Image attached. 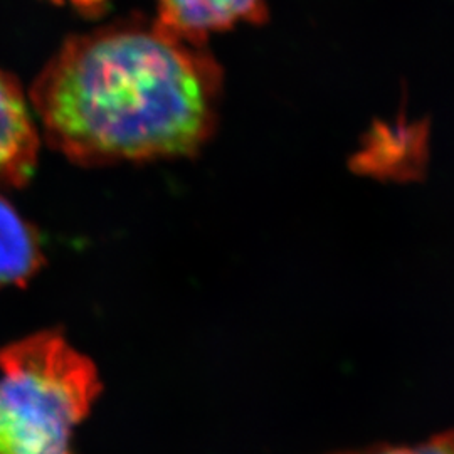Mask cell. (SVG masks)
<instances>
[{"instance_id":"1","label":"cell","mask_w":454,"mask_h":454,"mask_svg":"<svg viewBox=\"0 0 454 454\" xmlns=\"http://www.w3.org/2000/svg\"><path fill=\"white\" fill-rule=\"evenodd\" d=\"M221 97L206 44L137 19L69 37L29 99L49 145L101 167L194 155L215 131Z\"/></svg>"},{"instance_id":"2","label":"cell","mask_w":454,"mask_h":454,"mask_svg":"<svg viewBox=\"0 0 454 454\" xmlns=\"http://www.w3.org/2000/svg\"><path fill=\"white\" fill-rule=\"evenodd\" d=\"M95 365L54 332L0 352V454H71L99 392Z\"/></svg>"},{"instance_id":"3","label":"cell","mask_w":454,"mask_h":454,"mask_svg":"<svg viewBox=\"0 0 454 454\" xmlns=\"http://www.w3.org/2000/svg\"><path fill=\"white\" fill-rule=\"evenodd\" d=\"M29 105L16 78L0 67V191L27 184L35 170L41 137Z\"/></svg>"},{"instance_id":"4","label":"cell","mask_w":454,"mask_h":454,"mask_svg":"<svg viewBox=\"0 0 454 454\" xmlns=\"http://www.w3.org/2000/svg\"><path fill=\"white\" fill-rule=\"evenodd\" d=\"M157 22L182 39L206 44L207 35L239 24H261L266 0H155Z\"/></svg>"},{"instance_id":"5","label":"cell","mask_w":454,"mask_h":454,"mask_svg":"<svg viewBox=\"0 0 454 454\" xmlns=\"http://www.w3.org/2000/svg\"><path fill=\"white\" fill-rule=\"evenodd\" d=\"M43 262L35 229L0 191V288L26 285Z\"/></svg>"},{"instance_id":"6","label":"cell","mask_w":454,"mask_h":454,"mask_svg":"<svg viewBox=\"0 0 454 454\" xmlns=\"http://www.w3.org/2000/svg\"><path fill=\"white\" fill-rule=\"evenodd\" d=\"M340 454H454V429L434 436L418 446H379L365 451Z\"/></svg>"},{"instance_id":"7","label":"cell","mask_w":454,"mask_h":454,"mask_svg":"<svg viewBox=\"0 0 454 454\" xmlns=\"http://www.w3.org/2000/svg\"><path fill=\"white\" fill-rule=\"evenodd\" d=\"M58 4H69L82 16L97 17L108 7L112 0H56Z\"/></svg>"}]
</instances>
